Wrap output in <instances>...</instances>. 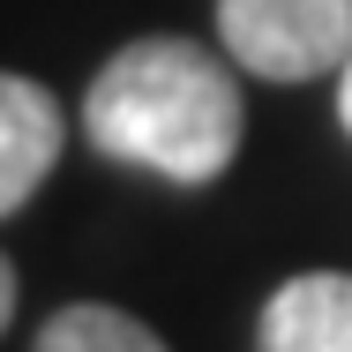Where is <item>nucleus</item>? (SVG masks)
I'll return each instance as SVG.
<instances>
[{
  "instance_id": "6",
  "label": "nucleus",
  "mask_w": 352,
  "mask_h": 352,
  "mask_svg": "<svg viewBox=\"0 0 352 352\" xmlns=\"http://www.w3.org/2000/svg\"><path fill=\"white\" fill-rule=\"evenodd\" d=\"M8 322H15V263L0 255V338H8Z\"/></svg>"
},
{
  "instance_id": "7",
  "label": "nucleus",
  "mask_w": 352,
  "mask_h": 352,
  "mask_svg": "<svg viewBox=\"0 0 352 352\" xmlns=\"http://www.w3.org/2000/svg\"><path fill=\"white\" fill-rule=\"evenodd\" d=\"M338 120H345V135H352V68L338 75Z\"/></svg>"
},
{
  "instance_id": "1",
  "label": "nucleus",
  "mask_w": 352,
  "mask_h": 352,
  "mask_svg": "<svg viewBox=\"0 0 352 352\" xmlns=\"http://www.w3.org/2000/svg\"><path fill=\"white\" fill-rule=\"evenodd\" d=\"M82 128L120 165L203 188L232 165L248 105H240L232 68L203 53L195 38H135L98 68L82 98Z\"/></svg>"
},
{
  "instance_id": "2",
  "label": "nucleus",
  "mask_w": 352,
  "mask_h": 352,
  "mask_svg": "<svg viewBox=\"0 0 352 352\" xmlns=\"http://www.w3.org/2000/svg\"><path fill=\"white\" fill-rule=\"evenodd\" d=\"M225 53L263 82L352 68V0H217Z\"/></svg>"
},
{
  "instance_id": "5",
  "label": "nucleus",
  "mask_w": 352,
  "mask_h": 352,
  "mask_svg": "<svg viewBox=\"0 0 352 352\" xmlns=\"http://www.w3.org/2000/svg\"><path fill=\"white\" fill-rule=\"evenodd\" d=\"M38 352H173L150 322H135L128 307H105V300H75L60 307L45 330H38Z\"/></svg>"
},
{
  "instance_id": "4",
  "label": "nucleus",
  "mask_w": 352,
  "mask_h": 352,
  "mask_svg": "<svg viewBox=\"0 0 352 352\" xmlns=\"http://www.w3.org/2000/svg\"><path fill=\"white\" fill-rule=\"evenodd\" d=\"M255 352H352V278L345 270H300L270 292Z\"/></svg>"
},
{
  "instance_id": "3",
  "label": "nucleus",
  "mask_w": 352,
  "mask_h": 352,
  "mask_svg": "<svg viewBox=\"0 0 352 352\" xmlns=\"http://www.w3.org/2000/svg\"><path fill=\"white\" fill-rule=\"evenodd\" d=\"M60 105L45 82L0 68V217H15L60 165Z\"/></svg>"
}]
</instances>
